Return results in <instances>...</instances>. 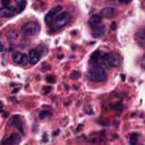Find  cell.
I'll list each match as a JSON object with an SVG mask.
<instances>
[{"instance_id":"1","label":"cell","mask_w":145,"mask_h":145,"mask_svg":"<svg viewBox=\"0 0 145 145\" xmlns=\"http://www.w3.org/2000/svg\"><path fill=\"white\" fill-rule=\"evenodd\" d=\"M62 7L57 6L52 8L46 15L45 20L51 23L53 28L60 29L66 26L70 22V15L66 11H61Z\"/></svg>"},{"instance_id":"2","label":"cell","mask_w":145,"mask_h":145,"mask_svg":"<svg viewBox=\"0 0 145 145\" xmlns=\"http://www.w3.org/2000/svg\"><path fill=\"white\" fill-rule=\"evenodd\" d=\"M92 35L94 37H100L104 35L105 27L101 23V16L99 15H93L89 21Z\"/></svg>"},{"instance_id":"3","label":"cell","mask_w":145,"mask_h":145,"mask_svg":"<svg viewBox=\"0 0 145 145\" xmlns=\"http://www.w3.org/2000/svg\"><path fill=\"white\" fill-rule=\"evenodd\" d=\"M121 62L120 56L116 52L100 53L99 63H103L105 66L114 67L118 66Z\"/></svg>"},{"instance_id":"4","label":"cell","mask_w":145,"mask_h":145,"mask_svg":"<svg viewBox=\"0 0 145 145\" xmlns=\"http://www.w3.org/2000/svg\"><path fill=\"white\" fill-rule=\"evenodd\" d=\"M87 76L88 79L93 82H103L106 79L107 74L103 67L96 66L88 71Z\"/></svg>"},{"instance_id":"5","label":"cell","mask_w":145,"mask_h":145,"mask_svg":"<svg viewBox=\"0 0 145 145\" xmlns=\"http://www.w3.org/2000/svg\"><path fill=\"white\" fill-rule=\"evenodd\" d=\"M41 29L40 24L36 22H29L25 23L22 27V32L24 35L34 36L37 35Z\"/></svg>"},{"instance_id":"6","label":"cell","mask_w":145,"mask_h":145,"mask_svg":"<svg viewBox=\"0 0 145 145\" xmlns=\"http://www.w3.org/2000/svg\"><path fill=\"white\" fill-rule=\"evenodd\" d=\"M12 59L14 62L22 66L26 65L28 62V58L27 56L19 52L15 53L12 56Z\"/></svg>"},{"instance_id":"7","label":"cell","mask_w":145,"mask_h":145,"mask_svg":"<svg viewBox=\"0 0 145 145\" xmlns=\"http://www.w3.org/2000/svg\"><path fill=\"white\" fill-rule=\"evenodd\" d=\"M21 141V137L20 136L16 134L13 133L11 134L8 137H7L3 142L4 144L7 145H12V144H18Z\"/></svg>"},{"instance_id":"8","label":"cell","mask_w":145,"mask_h":145,"mask_svg":"<svg viewBox=\"0 0 145 145\" xmlns=\"http://www.w3.org/2000/svg\"><path fill=\"white\" fill-rule=\"evenodd\" d=\"M15 10L12 7L4 6L0 8V18H10L13 16Z\"/></svg>"},{"instance_id":"9","label":"cell","mask_w":145,"mask_h":145,"mask_svg":"<svg viewBox=\"0 0 145 145\" xmlns=\"http://www.w3.org/2000/svg\"><path fill=\"white\" fill-rule=\"evenodd\" d=\"M100 14L103 17L105 18L110 19L115 15L116 10H114V8L112 7H105L101 10Z\"/></svg>"},{"instance_id":"10","label":"cell","mask_w":145,"mask_h":145,"mask_svg":"<svg viewBox=\"0 0 145 145\" xmlns=\"http://www.w3.org/2000/svg\"><path fill=\"white\" fill-rule=\"evenodd\" d=\"M30 63L32 65L36 63L40 59L41 54L40 52L35 49H32L29 53Z\"/></svg>"},{"instance_id":"11","label":"cell","mask_w":145,"mask_h":145,"mask_svg":"<svg viewBox=\"0 0 145 145\" xmlns=\"http://www.w3.org/2000/svg\"><path fill=\"white\" fill-rule=\"evenodd\" d=\"M136 37L139 44L141 46L145 47V27L137 32Z\"/></svg>"},{"instance_id":"12","label":"cell","mask_w":145,"mask_h":145,"mask_svg":"<svg viewBox=\"0 0 145 145\" xmlns=\"http://www.w3.org/2000/svg\"><path fill=\"white\" fill-rule=\"evenodd\" d=\"M15 3H16V7L15 11L17 12H22L25 8L26 6V1L25 0H15Z\"/></svg>"},{"instance_id":"13","label":"cell","mask_w":145,"mask_h":145,"mask_svg":"<svg viewBox=\"0 0 145 145\" xmlns=\"http://www.w3.org/2000/svg\"><path fill=\"white\" fill-rule=\"evenodd\" d=\"M7 35L10 39H15L18 36V33L15 30H10L8 32Z\"/></svg>"},{"instance_id":"14","label":"cell","mask_w":145,"mask_h":145,"mask_svg":"<svg viewBox=\"0 0 145 145\" xmlns=\"http://www.w3.org/2000/svg\"><path fill=\"white\" fill-rule=\"evenodd\" d=\"M12 125L16 126L17 128H18L20 130V131H23V125L21 122L18 120H14L12 122Z\"/></svg>"},{"instance_id":"15","label":"cell","mask_w":145,"mask_h":145,"mask_svg":"<svg viewBox=\"0 0 145 145\" xmlns=\"http://www.w3.org/2000/svg\"><path fill=\"white\" fill-rule=\"evenodd\" d=\"M81 75V73L79 71H75L71 72V75H70V78L72 79H78L79 78H80Z\"/></svg>"},{"instance_id":"16","label":"cell","mask_w":145,"mask_h":145,"mask_svg":"<svg viewBox=\"0 0 145 145\" xmlns=\"http://www.w3.org/2000/svg\"><path fill=\"white\" fill-rule=\"evenodd\" d=\"M137 138H138V135H137V134H135V133L131 135L130 138V143L135 144L137 142Z\"/></svg>"},{"instance_id":"17","label":"cell","mask_w":145,"mask_h":145,"mask_svg":"<svg viewBox=\"0 0 145 145\" xmlns=\"http://www.w3.org/2000/svg\"><path fill=\"white\" fill-rule=\"evenodd\" d=\"M50 114V112L48 110H44V111H42L41 112L40 114H39V116L40 117V118H44L46 116H48L49 114Z\"/></svg>"},{"instance_id":"18","label":"cell","mask_w":145,"mask_h":145,"mask_svg":"<svg viewBox=\"0 0 145 145\" xmlns=\"http://www.w3.org/2000/svg\"><path fill=\"white\" fill-rule=\"evenodd\" d=\"M140 65H141V67L145 70V55L143 56L141 59Z\"/></svg>"},{"instance_id":"19","label":"cell","mask_w":145,"mask_h":145,"mask_svg":"<svg viewBox=\"0 0 145 145\" xmlns=\"http://www.w3.org/2000/svg\"><path fill=\"white\" fill-rule=\"evenodd\" d=\"M2 3L3 6H8L10 4V0H2Z\"/></svg>"},{"instance_id":"20","label":"cell","mask_w":145,"mask_h":145,"mask_svg":"<svg viewBox=\"0 0 145 145\" xmlns=\"http://www.w3.org/2000/svg\"><path fill=\"white\" fill-rule=\"evenodd\" d=\"M133 0H120V2L124 3V4H128L130 3Z\"/></svg>"},{"instance_id":"21","label":"cell","mask_w":145,"mask_h":145,"mask_svg":"<svg viewBox=\"0 0 145 145\" xmlns=\"http://www.w3.org/2000/svg\"><path fill=\"white\" fill-rule=\"evenodd\" d=\"M116 28V24L115 22H113L112 24H111V28L112 29H114Z\"/></svg>"},{"instance_id":"22","label":"cell","mask_w":145,"mask_h":145,"mask_svg":"<svg viewBox=\"0 0 145 145\" xmlns=\"http://www.w3.org/2000/svg\"><path fill=\"white\" fill-rule=\"evenodd\" d=\"M4 50V47L0 41V51H3Z\"/></svg>"}]
</instances>
